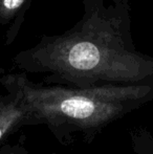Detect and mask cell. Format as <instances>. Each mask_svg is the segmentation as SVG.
Returning a JSON list of instances; mask_svg holds the SVG:
<instances>
[{"label":"cell","mask_w":153,"mask_h":154,"mask_svg":"<svg viewBox=\"0 0 153 154\" xmlns=\"http://www.w3.org/2000/svg\"><path fill=\"white\" fill-rule=\"evenodd\" d=\"M1 82L19 91L38 125L45 124L63 144H69L75 133L93 138L107 125L153 100V85L42 86L21 75H6Z\"/></svg>","instance_id":"6da1fadb"},{"label":"cell","mask_w":153,"mask_h":154,"mask_svg":"<svg viewBox=\"0 0 153 154\" xmlns=\"http://www.w3.org/2000/svg\"><path fill=\"white\" fill-rule=\"evenodd\" d=\"M4 87L6 94L0 95V144L21 127L38 125L33 111L19 91L11 86Z\"/></svg>","instance_id":"7a4b0ae2"},{"label":"cell","mask_w":153,"mask_h":154,"mask_svg":"<svg viewBox=\"0 0 153 154\" xmlns=\"http://www.w3.org/2000/svg\"><path fill=\"white\" fill-rule=\"evenodd\" d=\"M0 154H27V151L20 146L5 145L0 146Z\"/></svg>","instance_id":"3957f363"}]
</instances>
